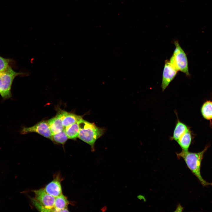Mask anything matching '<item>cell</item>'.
Instances as JSON below:
<instances>
[{"instance_id": "8fae6325", "label": "cell", "mask_w": 212, "mask_h": 212, "mask_svg": "<svg viewBox=\"0 0 212 212\" xmlns=\"http://www.w3.org/2000/svg\"><path fill=\"white\" fill-rule=\"evenodd\" d=\"M193 135L190 129L182 135L177 141L182 150H188L193 138Z\"/></svg>"}, {"instance_id": "2e32d148", "label": "cell", "mask_w": 212, "mask_h": 212, "mask_svg": "<svg viewBox=\"0 0 212 212\" xmlns=\"http://www.w3.org/2000/svg\"><path fill=\"white\" fill-rule=\"evenodd\" d=\"M68 138L64 129L58 133L52 135L51 140L56 143L64 145Z\"/></svg>"}, {"instance_id": "5b68a950", "label": "cell", "mask_w": 212, "mask_h": 212, "mask_svg": "<svg viewBox=\"0 0 212 212\" xmlns=\"http://www.w3.org/2000/svg\"><path fill=\"white\" fill-rule=\"evenodd\" d=\"M175 48L173 54L169 60L177 70L190 76L188 62L186 54L180 46L178 41H175Z\"/></svg>"}, {"instance_id": "3957f363", "label": "cell", "mask_w": 212, "mask_h": 212, "mask_svg": "<svg viewBox=\"0 0 212 212\" xmlns=\"http://www.w3.org/2000/svg\"><path fill=\"white\" fill-rule=\"evenodd\" d=\"M33 191L35 195L31 200L38 210L43 212H55V197L47 193L44 188Z\"/></svg>"}, {"instance_id": "7a4b0ae2", "label": "cell", "mask_w": 212, "mask_h": 212, "mask_svg": "<svg viewBox=\"0 0 212 212\" xmlns=\"http://www.w3.org/2000/svg\"><path fill=\"white\" fill-rule=\"evenodd\" d=\"M79 131L78 137L90 145L92 151L95 150L96 140L104 133L105 129L97 126L94 123H91L82 119L78 122Z\"/></svg>"}, {"instance_id": "4fadbf2b", "label": "cell", "mask_w": 212, "mask_h": 212, "mask_svg": "<svg viewBox=\"0 0 212 212\" xmlns=\"http://www.w3.org/2000/svg\"><path fill=\"white\" fill-rule=\"evenodd\" d=\"M69 204L67 198L63 194L55 197L54 203L55 212L68 211L67 207Z\"/></svg>"}, {"instance_id": "ba28073f", "label": "cell", "mask_w": 212, "mask_h": 212, "mask_svg": "<svg viewBox=\"0 0 212 212\" xmlns=\"http://www.w3.org/2000/svg\"><path fill=\"white\" fill-rule=\"evenodd\" d=\"M54 178L44 189L47 193L55 198L62 194L61 184L62 179L59 174Z\"/></svg>"}, {"instance_id": "5bb4252c", "label": "cell", "mask_w": 212, "mask_h": 212, "mask_svg": "<svg viewBox=\"0 0 212 212\" xmlns=\"http://www.w3.org/2000/svg\"><path fill=\"white\" fill-rule=\"evenodd\" d=\"M201 111L204 119L211 120H212V101L207 100L205 101L201 107Z\"/></svg>"}, {"instance_id": "6da1fadb", "label": "cell", "mask_w": 212, "mask_h": 212, "mask_svg": "<svg viewBox=\"0 0 212 212\" xmlns=\"http://www.w3.org/2000/svg\"><path fill=\"white\" fill-rule=\"evenodd\" d=\"M208 147L206 146L203 150L199 152H191L188 150H182L180 153H176L178 158H182L184 160L188 168L203 186L212 185V183L207 182L203 178L201 173V161L204 154Z\"/></svg>"}, {"instance_id": "30bf717a", "label": "cell", "mask_w": 212, "mask_h": 212, "mask_svg": "<svg viewBox=\"0 0 212 212\" xmlns=\"http://www.w3.org/2000/svg\"><path fill=\"white\" fill-rule=\"evenodd\" d=\"M47 122L52 135L58 133L64 129L61 119L57 114Z\"/></svg>"}, {"instance_id": "ac0fdd59", "label": "cell", "mask_w": 212, "mask_h": 212, "mask_svg": "<svg viewBox=\"0 0 212 212\" xmlns=\"http://www.w3.org/2000/svg\"></svg>"}, {"instance_id": "e0dca14e", "label": "cell", "mask_w": 212, "mask_h": 212, "mask_svg": "<svg viewBox=\"0 0 212 212\" xmlns=\"http://www.w3.org/2000/svg\"><path fill=\"white\" fill-rule=\"evenodd\" d=\"M10 59L4 58L0 56V72L6 69L9 66Z\"/></svg>"}, {"instance_id": "8992f818", "label": "cell", "mask_w": 212, "mask_h": 212, "mask_svg": "<svg viewBox=\"0 0 212 212\" xmlns=\"http://www.w3.org/2000/svg\"><path fill=\"white\" fill-rule=\"evenodd\" d=\"M178 71L168 60L165 61L163 68L161 85L164 91L176 76Z\"/></svg>"}, {"instance_id": "9a60e30c", "label": "cell", "mask_w": 212, "mask_h": 212, "mask_svg": "<svg viewBox=\"0 0 212 212\" xmlns=\"http://www.w3.org/2000/svg\"><path fill=\"white\" fill-rule=\"evenodd\" d=\"M64 130L68 138L76 139L78 137L79 131L78 122L64 127Z\"/></svg>"}, {"instance_id": "277c9868", "label": "cell", "mask_w": 212, "mask_h": 212, "mask_svg": "<svg viewBox=\"0 0 212 212\" xmlns=\"http://www.w3.org/2000/svg\"><path fill=\"white\" fill-rule=\"evenodd\" d=\"M23 74L15 72L10 66L0 72V94L3 100L11 97V90L13 82L16 76Z\"/></svg>"}, {"instance_id": "52a82bcc", "label": "cell", "mask_w": 212, "mask_h": 212, "mask_svg": "<svg viewBox=\"0 0 212 212\" xmlns=\"http://www.w3.org/2000/svg\"><path fill=\"white\" fill-rule=\"evenodd\" d=\"M35 132L51 140L52 135L47 121H42L34 125L28 127H23L21 133L25 134Z\"/></svg>"}, {"instance_id": "7c38bea8", "label": "cell", "mask_w": 212, "mask_h": 212, "mask_svg": "<svg viewBox=\"0 0 212 212\" xmlns=\"http://www.w3.org/2000/svg\"><path fill=\"white\" fill-rule=\"evenodd\" d=\"M177 118L173 135L170 137V140L176 141L182 135L190 129L188 126L180 121L178 117Z\"/></svg>"}, {"instance_id": "9c48e42d", "label": "cell", "mask_w": 212, "mask_h": 212, "mask_svg": "<svg viewBox=\"0 0 212 212\" xmlns=\"http://www.w3.org/2000/svg\"><path fill=\"white\" fill-rule=\"evenodd\" d=\"M57 114L61 119L64 127L78 122L83 117L82 116L77 115L61 109L58 110Z\"/></svg>"}]
</instances>
